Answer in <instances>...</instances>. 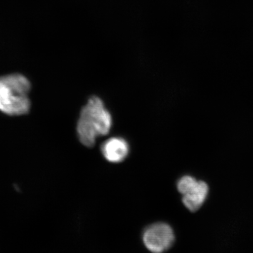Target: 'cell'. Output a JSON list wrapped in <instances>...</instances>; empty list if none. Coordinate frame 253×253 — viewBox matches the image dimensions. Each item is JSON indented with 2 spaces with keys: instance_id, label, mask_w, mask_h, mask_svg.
I'll list each match as a JSON object with an SVG mask.
<instances>
[{
  "instance_id": "2",
  "label": "cell",
  "mask_w": 253,
  "mask_h": 253,
  "mask_svg": "<svg viewBox=\"0 0 253 253\" xmlns=\"http://www.w3.org/2000/svg\"><path fill=\"white\" fill-rule=\"evenodd\" d=\"M31 84L21 74L0 77V112L9 116L27 114L31 109L29 93Z\"/></svg>"
},
{
  "instance_id": "3",
  "label": "cell",
  "mask_w": 253,
  "mask_h": 253,
  "mask_svg": "<svg viewBox=\"0 0 253 253\" xmlns=\"http://www.w3.org/2000/svg\"><path fill=\"white\" fill-rule=\"evenodd\" d=\"M177 189L183 196L182 202L191 212L199 210L207 199L208 184L204 181L196 180L193 176H184L177 183Z\"/></svg>"
},
{
  "instance_id": "5",
  "label": "cell",
  "mask_w": 253,
  "mask_h": 253,
  "mask_svg": "<svg viewBox=\"0 0 253 253\" xmlns=\"http://www.w3.org/2000/svg\"><path fill=\"white\" fill-rule=\"evenodd\" d=\"M103 156L111 163L122 162L129 154V145L124 139L113 137L101 145Z\"/></svg>"
},
{
  "instance_id": "1",
  "label": "cell",
  "mask_w": 253,
  "mask_h": 253,
  "mask_svg": "<svg viewBox=\"0 0 253 253\" xmlns=\"http://www.w3.org/2000/svg\"><path fill=\"white\" fill-rule=\"evenodd\" d=\"M112 126V118L104 103L92 96L82 109L77 126L80 141L87 147H92L96 137L109 134Z\"/></svg>"
},
{
  "instance_id": "4",
  "label": "cell",
  "mask_w": 253,
  "mask_h": 253,
  "mask_svg": "<svg viewBox=\"0 0 253 253\" xmlns=\"http://www.w3.org/2000/svg\"><path fill=\"white\" fill-rule=\"evenodd\" d=\"M146 249L152 253H163L174 244L175 236L170 226L163 222L155 223L146 227L142 236Z\"/></svg>"
}]
</instances>
